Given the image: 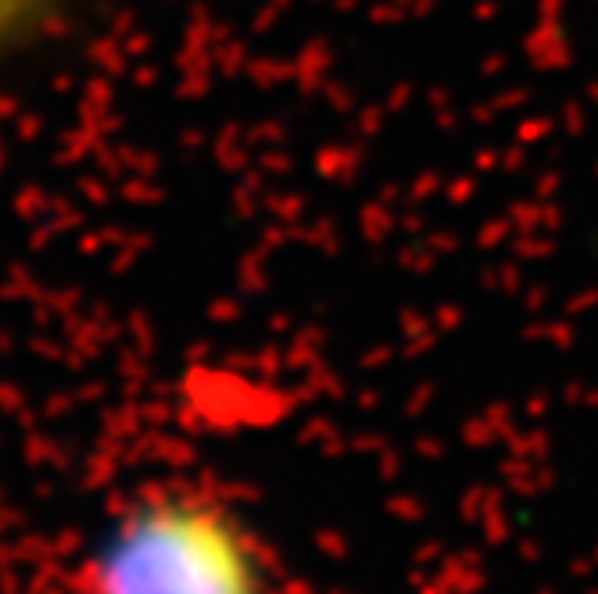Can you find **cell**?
I'll list each match as a JSON object with an SVG mask.
<instances>
[{
  "instance_id": "obj_1",
  "label": "cell",
  "mask_w": 598,
  "mask_h": 594,
  "mask_svg": "<svg viewBox=\"0 0 598 594\" xmlns=\"http://www.w3.org/2000/svg\"><path fill=\"white\" fill-rule=\"evenodd\" d=\"M90 594H265V569L223 505L162 494L129 509L101 541Z\"/></svg>"
},
{
  "instance_id": "obj_2",
  "label": "cell",
  "mask_w": 598,
  "mask_h": 594,
  "mask_svg": "<svg viewBox=\"0 0 598 594\" xmlns=\"http://www.w3.org/2000/svg\"><path fill=\"white\" fill-rule=\"evenodd\" d=\"M47 0H0V36H8L11 29H18L29 15L43 8Z\"/></svg>"
}]
</instances>
